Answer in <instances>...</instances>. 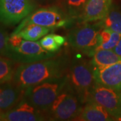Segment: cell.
Masks as SVG:
<instances>
[{
	"instance_id": "obj_1",
	"label": "cell",
	"mask_w": 121,
	"mask_h": 121,
	"mask_svg": "<svg viewBox=\"0 0 121 121\" xmlns=\"http://www.w3.org/2000/svg\"><path fill=\"white\" fill-rule=\"evenodd\" d=\"M59 54L36 62L19 63L12 82L26 89L41 83L64 78L71 59L66 55Z\"/></svg>"
},
{
	"instance_id": "obj_2",
	"label": "cell",
	"mask_w": 121,
	"mask_h": 121,
	"mask_svg": "<svg viewBox=\"0 0 121 121\" xmlns=\"http://www.w3.org/2000/svg\"><path fill=\"white\" fill-rule=\"evenodd\" d=\"M65 78L67 86L83 104H86L90 91L95 83L94 67L90 60L78 57L71 59Z\"/></svg>"
},
{
	"instance_id": "obj_3",
	"label": "cell",
	"mask_w": 121,
	"mask_h": 121,
	"mask_svg": "<svg viewBox=\"0 0 121 121\" xmlns=\"http://www.w3.org/2000/svg\"><path fill=\"white\" fill-rule=\"evenodd\" d=\"M58 54L45 50L39 42L27 40L16 35H11L8 39L5 57L18 63H30L51 58Z\"/></svg>"
},
{
	"instance_id": "obj_4",
	"label": "cell",
	"mask_w": 121,
	"mask_h": 121,
	"mask_svg": "<svg viewBox=\"0 0 121 121\" xmlns=\"http://www.w3.org/2000/svg\"><path fill=\"white\" fill-rule=\"evenodd\" d=\"M74 22L61 7L55 5L45 6L36 9L30 13L20 22L12 35H16L23 27L31 24L45 26L53 30L69 27Z\"/></svg>"
},
{
	"instance_id": "obj_5",
	"label": "cell",
	"mask_w": 121,
	"mask_h": 121,
	"mask_svg": "<svg viewBox=\"0 0 121 121\" xmlns=\"http://www.w3.org/2000/svg\"><path fill=\"white\" fill-rule=\"evenodd\" d=\"M102 29L98 22L78 23L69 31L67 41L74 50L91 57L99 47Z\"/></svg>"
},
{
	"instance_id": "obj_6",
	"label": "cell",
	"mask_w": 121,
	"mask_h": 121,
	"mask_svg": "<svg viewBox=\"0 0 121 121\" xmlns=\"http://www.w3.org/2000/svg\"><path fill=\"white\" fill-rule=\"evenodd\" d=\"M67 84L66 78L48 81L25 89L24 97L35 108L46 112Z\"/></svg>"
},
{
	"instance_id": "obj_7",
	"label": "cell",
	"mask_w": 121,
	"mask_h": 121,
	"mask_svg": "<svg viewBox=\"0 0 121 121\" xmlns=\"http://www.w3.org/2000/svg\"><path fill=\"white\" fill-rule=\"evenodd\" d=\"M83 105L78 96L66 84L63 90L44 114L47 121L75 120L81 112Z\"/></svg>"
},
{
	"instance_id": "obj_8",
	"label": "cell",
	"mask_w": 121,
	"mask_h": 121,
	"mask_svg": "<svg viewBox=\"0 0 121 121\" xmlns=\"http://www.w3.org/2000/svg\"><path fill=\"white\" fill-rule=\"evenodd\" d=\"M94 102L106 109L116 121L121 118V91L95 82L87 97V102Z\"/></svg>"
},
{
	"instance_id": "obj_9",
	"label": "cell",
	"mask_w": 121,
	"mask_h": 121,
	"mask_svg": "<svg viewBox=\"0 0 121 121\" xmlns=\"http://www.w3.org/2000/svg\"><path fill=\"white\" fill-rule=\"evenodd\" d=\"M37 7L32 0H0V23L5 26L16 25Z\"/></svg>"
},
{
	"instance_id": "obj_10",
	"label": "cell",
	"mask_w": 121,
	"mask_h": 121,
	"mask_svg": "<svg viewBox=\"0 0 121 121\" xmlns=\"http://www.w3.org/2000/svg\"><path fill=\"white\" fill-rule=\"evenodd\" d=\"M0 121H47L45 114L25 98L13 108L0 114Z\"/></svg>"
},
{
	"instance_id": "obj_11",
	"label": "cell",
	"mask_w": 121,
	"mask_h": 121,
	"mask_svg": "<svg viewBox=\"0 0 121 121\" xmlns=\"http://www.w3.org/2000/svg\"><path fill=\"white\" fill-rule=\"evenodd\" d=\"M112 4V0H88L77 22L84 23L101 20L108 14Z\"/></svg>"
},
{
	"instance_id": "obj_12",
	"label": "cell",
	"mask_w": 121,
	"mask_h": 121,
	"mask_svg": "<svg viewBox=\"0 0 121 121\" xmlns=\"http://www.w3.org/2000/svg\"><path fill=\"white\" fill-rule=\"evenodd\" d=\"M95 82L121 91V60L102 69L94 68Z\"/></svg>"
},
{
	"instance_id": "obj_13",
	"label": "cell",
	"mask_w": 121,
	"mask_h": 121,
	"mask_svg": "<svg viewBox=\"0 0 121 121\" xmlns=\"http://www.w3.org/2000/svg\"><path fill=\"white\" fill-rule=\"evenodd\" d=\"M24 94L25 89L12 81L0 85V114L13 108L22 100Z\"/></svg>"
},
{
	"instance_id": "obj_14",
	"label": "cell",
	"mask_w": 121,
	"mask_h": 121,
	"mask_svg": "<svg viewBox=\"0 0 121 121\" xmlns=\"http://www.w3.org/2000/svg\"><path fill=\"white\" fill-rule=\"evenodd\" d=\"M82 121H116L102 106L94 102H88L83 104L80 114L75 118Z\"/></svg>"
},
{
	"instance_id": "obj_15",
	"label": "cell",
	"mask_w": 121,
	"mask_h": 121,
	"mask_svg": "<svg viewBox=\"0 0 121 121\" xmlns=\"http://www.w3.org/2000/svg\"><path fill=\"white\" fill-rule=\"evenodd\" d=\"M121 60V56L114 50L98 49L91 56L90 63L94 68L102 69Z\"/></svg>"
},
{
	"instance_id": "obj_16",
	"label": "cell",
	"mask_w": 121,
	"mask_h": 121,
	"mask_svg": "<svg viewBox=\"0 0 121 121\" xmlns=\"http://www.w3.org/2000/svg\"><path fill=\"white\" fill-rule=\"evenodd\" d=\"M98 23L102 29H108L121 34V10L112 4L106 17L98 21Z\"/></svg>"
},
{
	"instance_id": "obj_17",
	"label": "cell",
	"mask_w": 121,
	"mask_h": 121,
	"mask_svg": "<svg viewBox=\"0 0 121 121\" xmlns=\"http://www.w3.org/2000/svg\"><path fill=\"white\" fill-rule=\"evenodd\" d=\"M51 30H52L47 27L31 24L23 27L16 35L24 40L36 41L48 34Z\"/></svg>"
},
{
	"instance_id": "obj_18",
	"label": "cell",
	"mask_w": 121,
	"mask_h": 121,
	"mask_svg": "<svg viewBox=\"0 0 121 121\" xmlns=\"http://www.w3.org/2000/svg\"><path fill=\"white\" fill-rule=\"evenodd\" d=\"M67 41V38L56 34H47L39 40V43L45 50L57 52Z\"/></svg>"
},
{
	"instance_id": "obj_19",
	"label": "cell",
	"mask_w": 121,
	"mask_h": 121,
	"mask_svg": "<svg viewBox=\"0 0 121 121\" xmlns=\"http://www.w3.org/2000/svg\"><path fill=\"white\" fill-rule=\"evenodd\" d=\"M18 63L9 58L0 57V85L12 81Z\"/></svg>"
},
{
	"instance_id": "obj_20",
	"label": "cell",
	"mask_w": 121,
	"mask_h": 121,
	"mask_svg": "<svg viewBox=\"0 0 121 121\" xmlns=\"http://www.w3.org/2000/svg\"><path fill=\"white\" fill-rule=\"evenodd\" d=\"M99 38V45L98 49L114 50L121 39V34L108 29H102Z\"/></svg>"
},
{
	"instance_id": "obj_21",
	"label": "cell",
	"mask_w": 121,
	"mask_h": 121,
	"mask_svg": "<svg viewBox=\"0 0 121 121\" xmlns=\"http://www.w3.org/2000/svg\"><path fill=\"white\" fill-rule=\"evenodd\" d=\"M87 1L88 0H62V5L60 7L69 17L75 22H77Z\"/></svg>"
},
{
	"instance_id": "obj_22",
	"label": "cell",
	"mask_w": 121,
	"mask_h": 121,
	"mask_svg": "<svg viewBox=\"0 0 121 121\" xmlns=\"http://www.w3.org/2000/svg\"><path fill=\"white\" fill-rule=\"evenodd\" d=\"M9 37L7 31L0 25V56L5 57Z\"/></svg>"
},
{
	"instance_id": "obj_23",
	"label": "cell",
	"mask_w": 121,
	"mask_h": 121,
	"mask_svg": "<svg viewBox=\"0 0 121 121\" xmlns=\"http://www.w3.org/2000/svg\"><path fill=\"white\" fill-rule=\"evenodd\" d=\"M34 1L38 6H49L55 4L56 0H32Z\"/></svg>"
},
{
	"instance_id": "obj_24",
	"label": "cell",
	"mask_w": 121,
	"mask_h": 121,
	"mask_svg": "<svg viewBox=\"0 0 121 121\" xmlns=\"http://www.w3.org/2000/svg\"><path fill=\"white\" fill-rule=\"evenodd\" d=\"M114 52H116L117 55L121 56V39H120L118 43L117 44L116 47L114 48Z\"/></svg>"
},
{
	"instance_id": "obj_25",
	"label": "cell",
	"mask_w": 121,
	"mask_h": 121,
	"mask_svg": "<svg viewBox=\"0 0 121 121\" xmlns=\"http://www.w3.org/2000/svg\"><path fill=\"white\" fill-rule=\"evenodd\" d=\"M120 121H121V118H120Z\"/></svg>"
},
{
	"instance_id": "obj_26",
	"label": "cell",
	"mask_w": 121,
	"mask_h": 121,
	"mask_svg": "<svg viewBox=\"0 0 121 121\" xmlns=\"http://www.w3.org/2000/svg\"><path fill=\"white\" fill-rule=\"evenodd\" d=\"M1 56H0V57H1Z\"/></svg>"
}]
</instances>
